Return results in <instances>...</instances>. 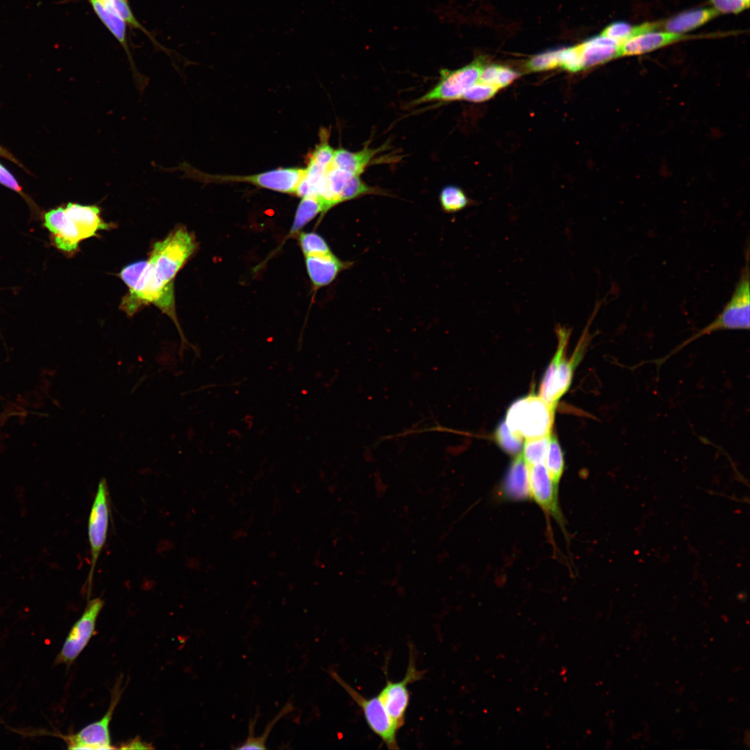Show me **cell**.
Instances as JSON below:
<instances>
[{"label": "cell", "instance_id": "obj_1", "mask_svg": "<svg viewBox=\"0 0 750 750\" xmlns=\"http://www.w3.org/2000/svg\"><path fill=\"white\" fill-rule=\"evenodd\" d=\"M196 247L191 233L185 228H176L153 244L147 260L131 263L119 274L128 289L122 300L121 309L132 316L144 305L157 306L177 327L182 340L181 348L187 341L176 315L174 279Z\"/></svg>", "mask_w": 750, "mask_h": 750}, {"label": "cell", "instance_id": "obj_2", "mask_svg": "<svg viewBox=\"0 0 750 750\" xmlns=\"http://www.w3.org/2000/svg\"><path fill=\"white\" fill-rule=\"evenodd\" d=\"M592 315L579 340L574 356L565 357L566 347L570 337L571 330L562 326H558L556 332L558 340L557 351L547 369L542 380L539 396L551 406L556 408L557 401L569 388L573 375V370L583 354L591 340L589 328L592 320L596 316L598 308H594Z\"/></svg>", "mask_w": 750, "mask_h": 750}, {"label": "cell", "instance_id": "obj_3", "mask_svg": "<svg viewBox=\"0 0 750 750\" xmlns=\"http://www.w3.org/2000/svg\"><path fill=\"white\" fill-rule=\"evenodd\" d=\"M746 256L747 259L745 266L741 272L731 297L724 305L721 312L712 322L692 334L690 337L676 347L668 354L661 358L653 360V362L658 367H660L669 358L702 336L719 331L749 329L750 278L748 251Z\"/></svg>", "mask_w": 750, "mask_h": 750}, {"label": "cell", "instance_id": "obj_4", "mask_svg": "<svg viewBox=\"0 0 750 750\" xmlns=\"http://www.w3.org/2000/svg\"><path fill=\"white\" fill-rule=\"evenodd\" d=\"M554 407L540 396L529 395L508 408L505 423L513 433L526 440L549 435L554 422Z\"/></svg>", "mask_w": 750, "mask_h": 750}, {"label": "cell", "instance_id": "obj_5", "mask_svg": "<svg viewBox=\"0 0 750 750\" xmlns=\"http://www.w3.org/2000/svg\"><path fill=\"white\" fill-rule=\"evenodd\" d=\"M184 172L183 177L193 178L205 183L246 182L271 190L295 194L306 169L299 167L278 168L258 174L249 176L210 175L203 173L185 162L172 170Z\"/></svg>", "mask_w": 750, "mask_h": 750}, {"label": "cell", "instance_id": "obj_6", "mask_svg": "<svg viewBox=\"0 0 750 750\" xmlns=\"http://www.w3.org/2000/svg\"><path fill=\"white\" fill-rule=\"evenodd\" d=\"M329 674L361 708L367 724L373 733L381 739L388 749H399L397 740L399 728L391 719L379 698L377 696L366 698L342 680L335 671L329 672Z\"/></svg>", "mask_w": 750, "mask_h": 750}, {"label": "cell", "instance_id": "obj_7", "mask_svg": "<svg viewBox=\"0 0 750 750\" xmlns=\"http://www.w3.org/2000/svg\"><path fill=\"white\" fill-rule=\"evenodd\" d=\"M483 67V59L478 58L470 64L456 70L442 69L438 83L423 96L415 99L413 104L461 99L464 93L478 81Z\"/></svg>", "mask_w": 750, "mask_h": 750}, {"label": "cell", "instance_id": "obj_8", "mask_svg": "<svg viewBox=\"0 0 750 750\" xmlns=\"http://www.w3.org/2000/svg\"><path fill=\"white\" fill-rule=\"evenodd\" d=\"M104 605L101 598L88 601L84 612L70 629L55 663L70 666L94 634L97 617Z\"/></svg>", "mask_w": 750, "mask_h": 750}, {"label": "cell", "instance_id": "obj_9", "mask_svg": "<svg viewBox=\"0 0 750 750\" xmlns=\"http://www.w3.org/2000/svg\"><path fill=\"white\" fill-rule=\"evenodd\" d=\"M411 647V646H410ZM414 651L410 649V659L404 678L397 682L386 679L385 686L378 697L399 729L404 724L406 710L410 701L409 683L423 677L424 672L416 667Z\"/></svg>", "mask_w": 750, "mask_h": 750}, {"label": "cell", "instance_id": "obj_10", "mask_svg": "<svg viewBox=\"0 0 750 750\" xmlns=\"http://www.w3.org/2000/svg\"><path fill=\"white\" fill-rule=\"evenodd\" d=\"M108 523V490L106 480L102 478L98 485L88 522V537L90 549V569L88 578L90 585L92 583L97 562L105 545Z\"/></svg>", "mask_w": 750, "mask_h": 750}, {"label": "cell", "instance_id": "obj_11", "mask_svg": "<svg viewBox=\"0 0 750 750\" xmlns=\"http://www.w3.org/2000/svg\"><path fill=\"white\" fill-rule=\"evenodd\" d=\"M121 692L117 685L112 693L110 705L103 717L83 728L78 733L66 737L70 749H111L110 723Z\"/></svg>", "mask_w": 750, "mask_h": 750}, {"label": "cell", "instance_id": "obj_12", "mask_svg": "<svg viewBox=\"0 0 750 750\" xmlns=\"http://www.w3.org/2000/svg\"><path fill=\"white\" fill-rule=\"evenodd\" d=\"M44 226L51 233L56 247L65 253L76 251L84 240L78 223L67 214L65 208L47 212Z\"/></svg>", "mask_w": 750, "mask_h": 750}, {"label": "cell", "instance_id": "obj_13", "mask_svg": "<svg viewBox=\"0 0 750 750\" xmlns=\"http://www.w3.org/2000/svg\"><path fill=\"white\" fill-rule=\"evenodd\" d=\"M531 497L546 514L562 523V517L558 501V486L551 481L544 463L529 467Z\"/></svg>", "mask_w": 750, "mask_h": 750}, {"label": "cell", "instance_id": "obj_14", "mask_svg": "<svg viewBox=\"0 0 750 750\" xmlns=\"http://www.w3.org/2000/svg\"><path fill=\"white\" fill-rule=\"evenodd\" d=\"M306 269L315 289L331 283L338 275L352 266L353 262L343 261L333 253L306 256Z\"/></svg>", "mask_w": 750, "mask_h": 750}, {"label": "cell", "instance_id": "obj_15", "mask_svg": "<svg viewBox=\"0 0 750 750\" xmlns=\"http://www.w3.org/2000/svg\"><path fill=\"white\" fill-rule=\"evenodd\" d=\"M502 495L508 500L524 501L531 498L529 467L522 453L511 462L501 485Z\"/></svg>", "mask_w": 750, "mask_h": 750}, {"label": "cell", "instance_id": "obj_16", "mask_svg": "<svg viewBox=\"0 0 750 750\" xmlns=\"http://www.w3.org/2000/svg\"><path fill=\"white\" fill-rule=\"evenodd\" d=\"M619 44L601 35L577 45L582 70L619 56Z\"/></svg>", "mask_w": 750, "mask_h": 750}, {"label": "cell", "instance_id": "obj_17", "mask_svg": "<svg viewBox=\"0 0 750 750\" xmlns=\"http://www.w3.org/2000/svg\"><path fill=\"white\" fill-rule=\"evenodd\" d=\"M685 38L682 34L649 31L632 38L619 45V54L632 56L647 53Z\"/></svg>", "mask_w": 750, "mask_h": 750}, {"label": "cell", "instance_id": "obj_18", "mask_svg": "<svg viewBox=\"0 0 750 750\" xmlns=\"http://www.w3.org/2000/svg\"><path fill=\"white\" fill-rule=\"evenodd\" d=\"M65 210L78 223L84 240L96 236L99 231L110 228V224L101 218V210L97 206L69 203Z\"/></svg>", "mask_w": 750, "mask_h": 750}, {"label": "cell", "instance_id": "obj_19", "mask_svg": "<svg viewBox=\"0 0 750 750\" xmlns=\"http://www.w3.org/2000/svg\"><path fill=\"white\" fill-rule=\"evenodd\" d=\"M95 14L107 29L117 40L128 55L129 62L132 66L134 75L142 80L140 74L136 71L133 65L131 51L128 48L126 38V23L116 13L108 9L99 0H89Z\"/></svg>", "mask_w": 750, "mask_h": 750}, {"label": "cell", "instance_id": "obj_20", "mask_svg": "<svg viewBox=\"0 0 750 750\" xmlns=\"http://www.w3.org/2000/svg\"><path fill=\"white\" fill-rule=\"evenodd\" d=\"M378 152V149L368 147L356 152L338 149L334 150L332 165L353 175L360 176Z\"/></svg>", "mask_w": 750, "mask_h": 750}, {"label": "cell", "instance_id": "obj_21", "mask_svg": "<svg viewBox=\"0 0 750 750\" xmlns=\"http://www.w3.org/2000/svg\"><path fill=\"white\" fill-rule=\"evenodd\" d=\"M714 8H698L686 11L672 17L666 22L664 29L667 32L681 34L693 30L719 15Z\"/></svg>", "mask_w": 750, "mask_h": 750}, {"label": "cell", "instance_id": "obj_22", "mask_svg": "<svg viewBox=\"0 0 750 750\" xmlns=\"http://www.w3.org/2000/svg\"><path fill=\"white\" fill-rule=\"evenodd\" d=\"M330 208L319 196L302 197L294 216L291 233H296L319 213L327 212Z\"/></svg>", "mask_w": 750, "mask_h": 750}, {"label": "cell", "instance_id": "obj_23", "mask_svg": "<svg viewBox=\"0 0 750 750\" xmlns=\"http://www.w3.org/2000/svg\"><path fill=\"white\" fill-rule=\"evenodd\" d=\"M658 27V24L656 23L647 22L632 26L624 22H616L606 26L601 35L614 40L621 44L632 38L649 31H653Z\"/></svg>", "mask_w": 750, "mask_h": 750}, {"label": "cell", "instance_id": "obj_24", "mask_svg": "<svg viewBox=\"0 0 750 750\" xmlns=\"http://www.w3.org/2000/svg\"><path fill=\"white\" fill-rule=\"evenodd\" d=\"M519 74L508 67L489 65L483 67L478 81L499 90L515 80Z\"/></svg>", "mask_w": 750, "mask_h": 750}, {"label": "cell", "instance_id": "obj_25", "mask_svg": "<svg viewBox=\"0 0 750 750\" xmlns=\"http://www.w3.org/2000/svg\"><path fill=\"white\" fill-rule=\"evenodd\" d=\"M544 465L551 481L558 486L564 470V458L556 436L551 437Z\"/></svg>", "mask_w": 750, "mask_h": 750}, {"label": "cell", "instance_id": "obj_26", "mask_svg": "<svg viewBox=\"0 0 750 750\" xmlns=\"http://www.w3.org/2000/svg\"><path fill=\"white\" fill-rule=\"evenodd\" d=\"M439 200L442 210L445 212L452 213L466 208L469 199L463 190L456 185H447L442 189Z\"/></svg>", "mask_w": 750, "mask_h": 750}, {"label": "cell", "instance_id": "obj_27", "mask_svg": "<svg viewBox=\"0 0 750 750\" xmlns=\"http://www.w3.org/2000/svg\"><path fill=\"white\" fill-rule=\"evenodd\" d=\"M293 710L292 705L290 702H288L278 712V714L267 724L263 733L259 737H254L252 734V726L255 722L253 719H250L249 724V735L245 742H244L241 746L238 747L237 749H266L265 746L267 738L272 730L276 723L283 716L289 713ZM255 719V718H254Z\"/></svg>", "mask_w": 750, "mask_h": 750}, {"label": "cell", "instance_id": "obj_28", "mask_svg": "<svg viewBox=\"0 0 750 750\" xmlns=\"http://www.w3.org/2000/svg\"><path fill=\"white\" fill-rule=\"evenodd\" d=\"M551 436L526 440L522 456L528 467L544 463Z\"/></svg>", "mask_w": 750, "mask_h": 750}, {"label": "cell", "instance_id": "obj_29", "mask_svg": "<svg viewBox=\"0 0 750 750\" xmlns=\"http://www.w3.org/2000/svg\"><path fill=\"white\" fill-rule=\"evenodd\" d=\"M108 9L116 13L129 26L142 31L151 40L161 47L156 41L151 38V34L141 25L134 16L128 2V0H99Z\"/></svg>", "mask_w": 750, "mask_h": 750}, {"label": "cell", "instance_id": "obj_30", "mask_svg": "<svg viewBox=\"0 0 750 750\" xmlns=\"http://www.w3.org/2000/svg\"><path fill=\"white\" fill-rule=\"evenodd\" d=\"M495 440L501 449L510 455L518 456L523 449V438L511 432L505 422L497 428Z\"/></svg>", "mask_w": 750, "mask_h": 750}, {"label": "cell", "instance_id": "obj_31", "mask_svg": "<svg viewBox=\"0 0 750 750\" xmlns=\"http://www.w3.org/2000/svg\"><path fill=\"white\" fill-rule=\"evenodd\" d=\"M299 240L305 256L332 253L327 242L317 233H301Z\"/></svg>", "mask_w": 750, "mask_h": 750}, {"label": "cell", "instance_id": "obj_32", "mask_svg": "<svg viewBox=\"0 0 750 750\" xmlns=\"http://www.w3.org/2000/svg\"><path fill=\"white\" fill-rule=\"evenodd\" d=\"M322 134L321 142L308 156V162L328 170L333 164L334 150L327 142V136Z\"/></svg>", "mask_w": 750, "mask_h": 750}, {"label": "cell", "instance_id": "obj_33", "mask_svg": "<svg viewBox=\"0 0 750 750\" xmlns=\"http://www.w3.org/2000/svg\"><path fill=\"white\" fill-rule=\"evenodd\" d=\"M560 49L549 50L530 58L526 63L529 71L540 72L560 67Z\"/></svg>", "mask_w": 750, "mask_h": 750}, {"label": "cell", "instance_id": "obj_34", "mask_svg": "<svg viewBox=\"0 0 750 750\" xmlns=\"http://www.w3.org/2000/svg\"><path fill=\"white\" fill-rule=\"evenodd\" d=\"M499 90L478 81L471 86L461 99L472 102H481L492 97Z\"/></svg>", "mask_w": 750, "mask_h": 750}, {"label": "cell", "instance_id": "obj_35", "mask_svg": "<svg viewBox=\"0 0 750 750\" xmlns=\"http://www.w3.org/2000/svg\"><path fill=\"white\" fill-rule=\"evenodd\" d=\"M560 67L571 72L582 70L577 45L560 49Z\"/></svg>", "mask_w": 750, "mask_h": 750}, {"label": "cell", "instance_id": "obj_36", "mask_svg": "<svg viewBox=\"0 0 750 750\" xmlns=\"http://www.w3.org/2000/svg\"><path fill=\"white\" fill-rule=\"evenodd\" d=\"M714 8L719 12L738 13L749 5L743 0H710Z\"/></svg>", "mask_w": 750, "mask_h": 750}, {"label": "cell", "instance_id": "obj_37", "mask_svg": "<svg viewBox=\"0 0 750 750\" xmlns=\"http://www.w3.org/2000/svg\"><path fill=\"white\" fill-rule=\"evenodd\" d=\"M0 184L2 185L19 193L20 195H24L22 188L19 185V183L15 178V176L8 171L3 165L0 163Z\"/></svg>", "mask_w": 750, "mask_h": 750}, {"label": "cell", "instance_id": "obj_38", "mask_svg": "<svg viewBox=\"0 0 750 750\" xmlns=\"http://www.w3.org/2000/svg\"><path fill=\"white\" fill-rule=\"evenodd\" d=\"M124 745H125V746L122 747L121 748L130 749H149L150 748L149 746H145L144 743L142 742L140 740H137V739L133 740L130 742L127 743L126 744H124Z\"/></svg>", "mask_w": 750, "mask_h": 750}, {"label": "cell", "instance_id": "obj_39", "mask_svg": "<svg viewBox=\"0 0 750 750\" xmlns=\"http://www.w3.org/2000/svg\"><path fill=\"white\" fill-rule=\"evenodd\" d=\"M746 3L749 5V0H743Z\"/></svg>", "mask_w": 750, "mask_h": 750}]
</instances>
